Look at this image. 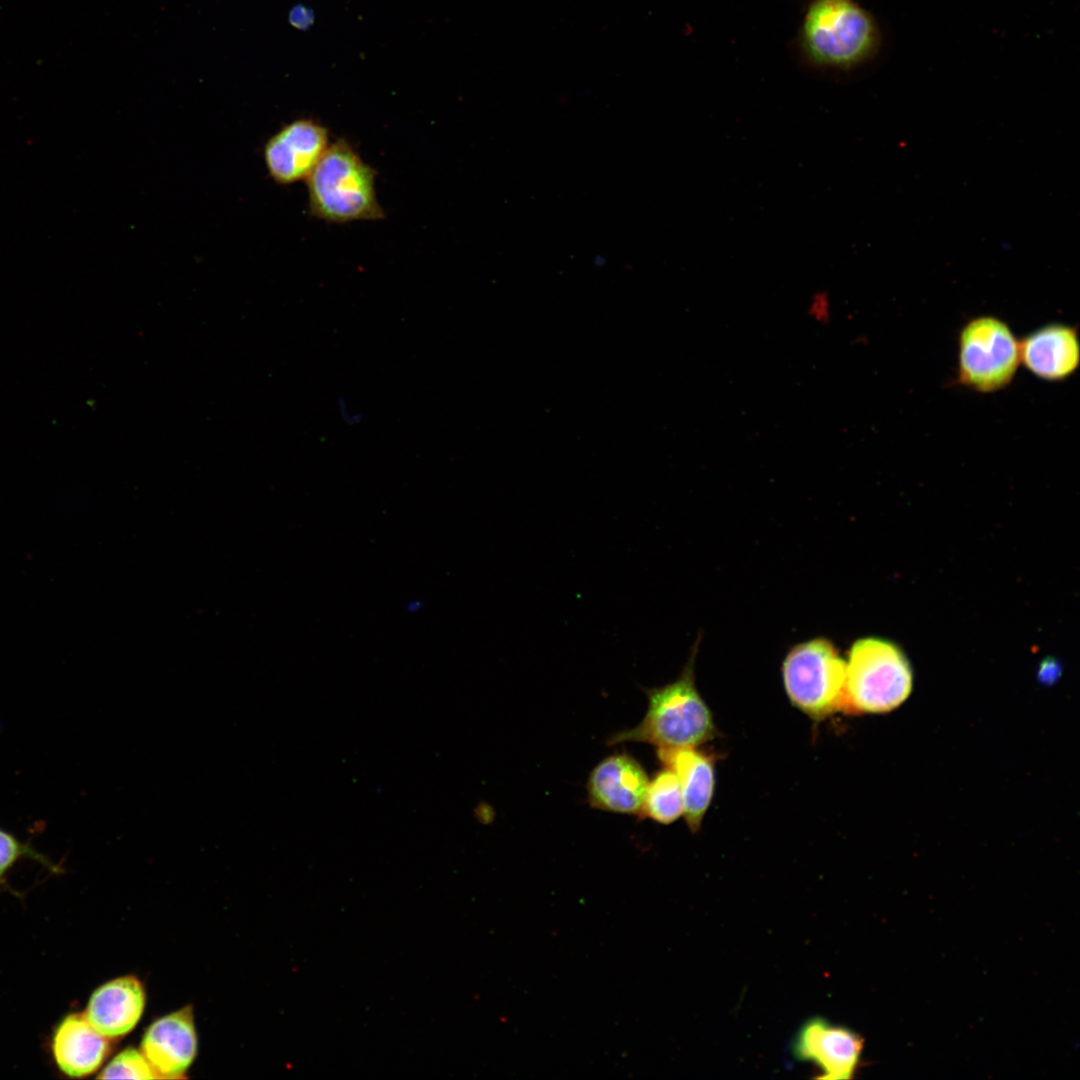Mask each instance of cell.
<instances>
[{
	"instance_id": "1",
	"label": "cell",
	"mask_w": 1080,
	"mask_h": 1080,
	"mask_svg": "<svg viewBox=\"0 0 1080 1080\" xmlns=\"http://www.w3.org/2000/svg\"><path fill=\"white\" fill-rule=\"evenodd\" d=\"M698 644L699 639L674 681L644 689L648 699L645 716L635 727L613 734L608 745L640 742L658 748L697 747L718 735L712 713L695 685Z\"/></svg>"
},
{
	"instance_id": "7",
	"label": "cell",
	"mask_w": 1080,
	"mask_h": 1080,
	"mask_svg": "<svg viewBox=\"0 0 1080 1080\" xmlns=\"http://www.w3.org/2000/svg\"><path fill=\"white\" fill-rule=\"evenodd\" d=\"M329 145V132L320 122L300 118L287 123L263 146L269 177L278 185L307 179Z\"/></svg>"
},
{
	"instance_id": "16",
	"label": "cell",
	"mask_w": 1080,
	"mask_h": 1080,
	"mask_svg": "<svg viewBox=\"0 0 1080 1080\" xmlns=\"http://www.w3.org/2000/svg\"><path fill=\"white\" fill-rule=\"evenodd\" d=\"M99 1079H158L140 1050L127 1048L116 1055L97 1076Z\"/></svg>"
},
{
	"instance_id": "18",
	"label": "cell",
	"mask_w": 1080,
	"mask_h": 1080,
	"mask_svg": "<svg viewBox=\"0 0 1080 1080\" xmlns=\"http://www.w3.org/2000/svg\"><path fill=\"white\" fill-rule=\"evenodd\" d=\"M806 315L819 326H827L832 322L833 306L832 297L825 289L815 290L806 303Z\"/></svg>"
},
{
	"instance_id": "14",
	"label": "cell",
	"mask_w": 1080,
	"mask_h": 1080,
	"mask_svg": "<svg viewBox=\"0 0 1080 1080\" xmlns=\"http://www.w3.org/2000/svg\"><path fill=\"white\" fill-rule=\"evenodd\" d=\"M108 1040L89 1023L84 1014H69L59 1023L53 1035L54 1060L65 1075L85 1077L95 1072L108 1055Z\"/></svg>"
},
{
	"instance_id": "8",
	"label": "cell",
	"mask_w": 1080,
	"mask_h": 1080,
	"mask_svg": "<svg viewBox=\"0 0 1080 1080\" xmlns=\"http://www.w3.org/2000/svg\"><path fill=\"white\" fill-rule=\"evenodd\" d=\"M863 1050V1039L854 1031L822 1017H813L801 1025L792 1041L795 1059L817 1067L818 1079H850L856 1072Z\"/></svg>"
},
{
	"instance_id": "13",
	"label": "cell",
	"mask_w": 1080,
	"mask_h": 1080,
	"mask_svg": "<svg viewBox=\"0 0 1080 1080\" xmlns=\"http://www.w3.org/2000/svg\"><path fill=\"white\" fill-rule=\"evenodd\" d=\"M145 1005L140 981L132 976L113 979L91 995L84 1013L89 1023L108 1039L129 1033L138 1023Z\"/></svg>"
},
{
	"instance_id": "15",
	"label": "cell",
	"mask_w": 1080,
	"mask_h": 1080,
	"mask_svg": "<svg viewBox=\"0 0 1080 1080\" xmlns=\"http://www.w3.org/2000/svg\"><path fill=\"white\" fill-rule=\"evenodd\" d=\"M683 815V797L679 781L668 768L649 781L639 816L660 824H670Z\"/></svg>"
},
{
	"instance_id": "10",
	"label": "cell",
	"mask_w": 1080,
	"mask_h": 1080,
	"mask_svg": "<svg viewBox=\"0 0 1080 1080\" xmlns=\"http://www.w3.org/2000/svg\"><path fill=\"white\" fill-rule=\"evenodd\" d=\"M141 1051L158 1078H182L197 1051L191 1007L153 1022L144 1034Z\"/></svg>"
},
{
	"instance_id": "2",
	"label": "cell",
	"mask_w": 1080,
	"mask_h": 1080,
	"mask_svg": "<svg viewBox=\"0 0 1080 1080\" xmlns=\"http://www.w3.org/2000/svg\"><path fill=\"white\" fill-rule=\"evenodd\" d=\"M375 177L351 144L338 139L307 178L310 215L330 223L383 219Z\"/></svg>"
},
{
	"instance_id": "17",
	"label": "cell",
	"mask_w": 1080,
	"mask_h": 1080,
	"mask_svg": "<svg viewBox=\"0 0 1080 1080\" xmlns=\"http://www.w3.org/2000/svg\"><path fill=\"white\" fill-rule=\"evenodd\" d=\"M30 858L47 866L53 872L58 868L44 855L36 851L28 843L20 841L13 834L0 828V884H6L7 872L23 858Z\"/></svg>"
},
{
	"instance_id": "11",
	"label": "cell",
	"mask_w": 1080,
	"mask_h": 1080,
	"mask_svg": "<svg viewBox=\"0 0 1080 1080\" xmlns=\"http://www.w3.org/2000/svg\"><path fill=\"white\" fill-rule=\"evenodd\" d=\"M1020 362L1034 376L1046 381L1070 377L1080 363L1077 328L1064 323L1044 325L1019 341Z\"/></svg>"
},
{
	"instance_id": "19",
	"label": "cell",
	"mask_w": 1080,
	"mask_h": 1080,
	"mask_svg": "<svg viewBox=\"0 0 1080 1080\" xmlns=\"http://www.w3.org/2000/svg\"><path fill=\"white\" fill-rule=\"evenodd\" d=\"M315 15L311 8L304 5L294 6L288 14V22L297 30L306 31L314 24Z\"/></svg>"
},
{
	"instance_id": "9",
	"label": "cell",
	"mask_w": 1080,
	"mask_h": 1080,
	"mask_svg": "<svg viewBox=\"0 0 1080 1080\" xmlns=\"http://www.w3.org/2000/svg\"><path fill=\"white\" fill-rule=\"evenodd\" d=\"M649 778L642 765L627 753L600 761L587 780L588 801L593 808L639 815Z\"/></svg>"
},
{
	"instance_id": "6",
	"label": "cell",
	"mask_w": 1080,
	"mask_h": 1080,
	"mask_svg": "<svg viewBox=\"0 0 1080 1080\" xmlns=\"http://www.w3.org/2000/svg\"><path fill=\"white\" fill-rule=\"evenodd\" d=\"M1019 341L1009 325L992 315L968 320L958 335V382L976 392L1008 386L1020 365Z\"/></svg>"
},
{
	"instance_id": "12",
	"label": "cell",
	"mask_w": 1080,
	"mask_h": 1080,
	"mask_svg": "<svg viewBox=\"0 0 1080 1080\" xmlns=\"http://www.w3.org/2000/svg\"><path fill=\"white\" fill-rule=\"evenodd\" d=\"M665 768L676 775L683 797V815L691 832H698L715 789V757L696 747L658 748Z\"/></svg>"
},
{
	"instance_id": "3",
	"label": "cell",
	"mask_w": 1080,
	"mask_h": 1080,
	"mask_svg": "<svg viewBox=\"0 0 1080 1080\" xmlns=\"http://www.w3.org/2000/svg\"><path fill=\"white\" fill-rule=\"evenodd\" d=\"M880 44L873 17L854 0H812L800 29V46L818 67L850 70L871 59Z\"/></svg>"
},
{
	"instance_id": "5",
	"label": "cell",
	"mask_w": 1080,
	"mask_h": 1080,
	"mask_svg": "<svg viewBox=\"0 0 1080 1080\" xmlns=\"http://www.w3.org/2000/svg\"><path fill=\"white\" fill-rule=\"evenodd\" d=\"M782 676L791 704L814 723L843 712L846 663L829 640L794 646L784 659Z\"/></svg>"
},
{
	"instance_id": "4",
	"label": "cell",
	"mask_w": 1080,
	"mask_h": 1080,
	"mask_svg": "<svg viewBox=\"0 0 1080 1080\" xmlns=\"http://www.w3.org/2000/svg\"><path fill=\"white\" fill-rule=\"evenodd\" d=\"M911 689V667L896 645L875 637L854 642L846 663L844 713L889 712Z\"/></svg>"
}]
</instances>
